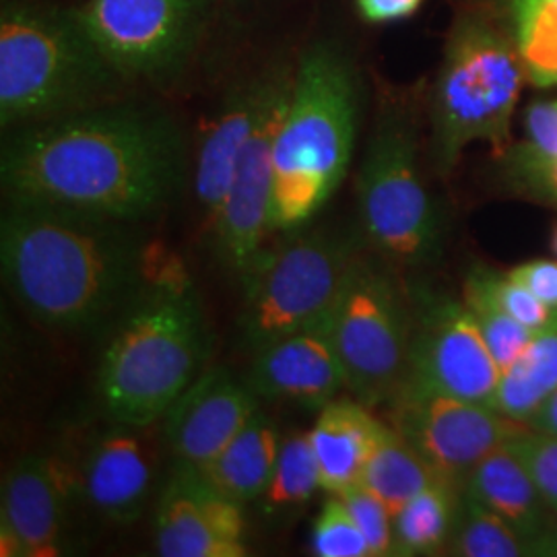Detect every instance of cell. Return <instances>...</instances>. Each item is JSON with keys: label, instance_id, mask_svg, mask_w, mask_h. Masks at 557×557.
Segmentation results:
<instances>
[{"label": "cell", "instance_id": "17", "mask_svg": "<svg viewBox=\"0 0 557 557\" xmlns=\"http://www.w3.org/2000/svg\"><path fill=\"white\" fill-rule=\"evenodd\" d=\"M259 409V397L227 368H205L161 418L174 460L205 469Z\"/></svg>", "mask_w": 557, "mask_h": 557}, {"label": "cell", "instance_id": "20", "mask_svg": "<svg viewBox=\"0 0 557 557\" xmlns=\"http://www.w3.org/2000/svg\"><path fill=\"white\" fill-rule=\"evenodd\" d=\"M382 430L384 423L358 398H335L324 405L314 428L308 432L319 462L322 490L343 494L358 485Z\"/></svg>", "mask_w": 557, "mask_h": 557}, {"label": "cell", "instance_id": "8", "mask_svg": "<svg viewBox=\"0 0 557 557\" xmlns=\"http://www.w3.org/2000/svg\"><path fill=\"white\" fill-rule=\"evenodd\" d=\"M361 238L398 267L436 262L444 227L419 170L418 133L405 110L384 106L358 174Z\"/></svg>", "mask_w": 557, "mask_h": 557}, {"label": "cell", "instance_id": "35", "mask_svg": "<svg viewBox=\"0 0 557 557\" xmlns=\"http://www.w3.org/2000/svg\"><path fill=\"white\" fill-rule=\"evenodd\" d=\"M506 275L531 289L545 306L557 310V260H529L517 264Z\"/></svg>", "mask_w": 557, "mask_h": 557}, {"label": "cell", "instance_id": "11", "mask_svg": "<svg viewBox=\"0 0 557 557\" xmlns=\"http://www.w3.org/2000/svg\"><path fill=\"white\" fill-rule=\"evenodd\" d=\"M411 345L400 391L492 405L502 368L462 298L409 285Z\"/></svg>", "mask_w": 557, "mask_h": 557}, {"label": "cell", "instance_id": "39", "mask_svg": "<svg viewBox=\"0 0 557 557\" xmlns=\"http://www.w3.org/2000/svg\"><path fill=\"white\" fill-rule=\"evenodd\" d=\"M535 556L557 557V512L554 515V520H552L547 533L535 545Z\"/></svg>", "mask_w": 557, "mask_h": 557}, {"label": "cell", "instance_id": "12", "mask_svg": "<svg viewBox=\"0 0 557 557\" xmlns=\"http://www.w3.org/2000/svg\"><path fill=\"white\" fill-rule=\"evenodd\" d=\"M388 407L398 434L460 490L483 458L529 430L492 405L442 395L400 391Z\"/></svg>", "mask_w": 557, "mask_h": 557}, {"label": "cell", "instance_id": "38", "mask_svg": "<svg viewBox=\"0 0 557 557\" xmlns=\"http://www.w3.org/2000/svg\"><path fill=\"white\" fill-rule=\"evenodd\" d=\"M531 430L557 436V388L547 397V400L539 407L537 413L527 423Z\"/></svg>", "mask_w": 557, "mask_h": 557}, {"label": "cell", "instance_id": "30", "mask_svg": "<svg viewBox=\"0 0 557 557\" xmlns=\"http://www.w3.org/2000/svg\"><path fill=\"white\" fill-rule=\"evenodd\" d=\"M310 547L319 557H372L358 522L338 494H331L322 504L312 527Z\"/></svg>", "mask_w": 557, "mask_h": 557}, {"label": "cell", "instance_id": "5", "mask_svg": "<svg viewBox=\"0 0 557 557\" xmlns=\"http://www.w3.org/2000/svg\"><path fill=\"white\" fill-rule=\"evenodd\" d=\"M128 81L91 38L79 9L4 0L0 124L13 131L114 101Z\"/></svg>", "mask_w": 557, "mask_h": 557}, {"label": "cell", "instance_id": "25", "mask_svg": "<svg viewBox=\"0 0 557 557\" xmlns=\"http://www.w3.org/2000/svg\"><path fill=\"white\" fill-rule=\"evenodd\" d=\"M462 490L434 481L395 515V556H434L448 547Z\"/></svg>", "mask_w": 557, "mask_h": 557}, {"label": "cell", "instance_id": "37", "mask_svg": "<svg viewBox=\"0 0 557 557\" xmlns=\"http://www.w3.org/2000/svg\"><path fill=\"white\" fill-rule=\"evenodd\" d=\"M527 180L537 188L541 195L549 197L557 202V158L556 160L543 161L535 165L518 168Z\"/></svg>", "mask_w": 557, "mask_h": 557}, {"label": "cell", "instance_id": "7", "mask_svg": "<svg viewBox=\"0 0 557 557\" xmlns=\"http://www.w3.org/2000/svg\"><path fill=\"white\" fill-rule=\"evenodd\" d=\"M264 248L242 278L239 338L250 354L329 319L337 306L361 238L331 225L299 227Z\"/></svg>", "mask_w": 557, "mask_h": 557}, {"label": "cell", "instance_id": "22", "mask_svg": "<svg viewBox=\"0 0 557 557\" xmlns=\"http://www.w3.org/2000/svg\"><path fill=\"white\" fill-rule=\"evenodd\" d=\"M281 442L275 421L259 407L234 440L200 471L227 498L242 506L255 504L275 473Z\"/></svg>", "mask_w": 557, "mask_h": 557}, {"label": "cell", "instance_id": "10", "mask_svg": "<svg viewBox=\"0 0 557 557\" xmlns=\"http://www.w3.org/2000/svg\"><path fill=\"white\" fill-rule=\"evenodd\" d=\"M215 0H89L79 15L128 81L178 79L199 46Z\"/></svg>", "mask_w": 557, "mask_h": 557}, {"label": "cell", "instance_id": "28", "mask_svg": "<svg viewBox=\"0 0 557 557\" xmlns=\"http://www.w3.org/2000/svg\"><path fill=\"white\" fill-rule=\"evenodd\" d=\"M446 554L457 557H520L533 556V547L504 518L471 494L462 492L457 524Z\"/></svg>", "mask_w": 557, "mask_h": 557}, {"label": "cell", "instance_id": "14", "mask_svg": "<svg viewBox=\"0 0 557 557\" xmlns=\"http://www.w3.org/2000/svg\"><path fill=\"white\" fill-rule=\"evenodd\" d=\"M296 75V71H294ZM294 75L281 83L267 101L259 122L246 143L230 193L211 227L221 264L238 278L246 277L264 250L271 234L273 149L287 110Z\"/></svg>", "mask_w": 557, "mask_h": 557}, {"label": "cell", "instance_id": "21", "mask_svg": "<svg viewBox=\"0 0 557 557\" xmlns=\"http://www.w3.org/2000/svg\"><path fill=\"white\" fill-rule=\"evenodd\" d=\"M462 492L471 494L515 527L531 543L535 556V545L547 533L554 510L547 506L535 481L512 455L508 444L479 462L465 481Z\"/></svg>", "mask_w": 557, "mask_h": 557}, {"label": "cell", "instance_id": "24", "mask_svg": "<svg viewBox=\"0 0 557 557\" xmlns=\"http://www.w3.org/2000/svg\"><path fill=\"white\" fill-rule=\"evenodd\" d=\"M440 479L432 465L393 425H384L359 485L372 492L395 517L409 499Z\"/></svg>", "mask_w": 557, "mask_h": 557}, {"label": "cell", "instance_id": "31", "mask_svg": "<svg viewBox=\"0 0 557 557\" xmlns=\"http://www.w3.org/2000/svg\"><path fill=\"white\" fill-rule=\"evenodd\" d=\"M512 455L522 462L535 481L547 506L557 512V436L535 430H524L520 436L508 442Z\"/></svg>", "mask_w": 557, "mask_h": 557}, {"label": "cell", "instance_id": "19", "mask_svg": "<svg viewBox=\"0 0 557 557\" xmlns=\"http://www.w3.org/2000/svg\"><path fill=\"white\" fill-rule=\"evenodd\" d=\"M255 395L320 411L347 388L331 317L252 354L246 376Z\"/></svg>", "mask_w": 557, "mask_h": 557}, {"label": "cell", "instance_id": "29", "mask_svg": "<svg viewBox=\"0 0 557 557\" xmlns=\"http://www.w3.org/2000/svg\"><path fill=\"white\" fill-rule=\"evenodd\" d=\"M462 301L478 322L492 356L498 361L502 372L520 356L533 331L512 319L499 304L490 278L487 267H473L462 283Z\"/></svg>", "mask_w": 557, "mask_h": 557}, {"label": "cell", "instance_id": "36", "mask_svg": "<svg viewBox=\"0 0 557 557\" xmlns=\"http://www.w3.org/2000/svg\"><path fill=\"white\" fill-rule=\"evenodd\" d=\"M425 0H356L359 17L372 25L395 23L416 15Z\"/></svg>", "mask_w": 557, "mask_h": 557}, {"label": "cell", "instance_id": "2", "mask_svg": "<svg viewBox=\"0 0 557 557\" xmlns=\"http://www.w3.org/2000/svg\"><path fill=\"white\" fill-rule=\"evenodd\" d=\"M140 223L52 202L7 199L2 278L21 308L59 333L112 326L151 275Z\"/></svg>", "mask_w": 557, "mask_h": 557}, {"label": "cell", "instance_id": "32", "mask_svg": "<svg viewBox=\"0 0 557 557\" xmlns=\"http://www.w3.org/2000/svg\"><path fill=\"white\" fill-rule=\"evenodd\" d=\"M347 504L359 531L370 545L372 557L395 556V517L372 492L354 485L338 494Z\"/></svg>", "mask_w": 557, "mask_h": 557}, {"label": "cell", "instance_id": "18", "mask_svg": "<svg viewBox=\"0 0 557 557\" xmlns=\"http://www.w3.org/2000/svg\"><path fill=\"white\" fill-rule=\"evenodd\" d=\"M296 64L275 62L259 73L238 81L221 101L200 139L195 163V199L211 230L230 193L239 156L250 139L260 114L278 85L294 75Z\"/></svg>", "mask_w": 557, "mask_h": 557}, {"label": "cell", "instance_id": "26", "mask_svg": "<svg viewBox=\"0 0 557 557\" xmlns=\"http://www.w3.org/2000/svg\"><path fill=\"white\" fill-rule=\"evenodd\" d=\"M322 490L319 462L308 432L283 436L275 473L255 506L269 524H285L299 515Z\"/></svg>", "mask_w": 557, "mask_h": 557}, {"label": "cell", "instance_id": "34", "mask_svg": "<svg viewBox=\"0 0 557 557\" xmlns=\"http://www.w3.org/2000/svg\"><path fill=\"white\" fill-rule=\"evenodd\" d=\"M487 278H490L492 292L502 304V308L512 319L518 320L522 326L537 331L547 320L552 319L554 310L549 306H545L531 289L512 281L506 273H498L487 267Z\"/></svg>", "mask_w": 557, "mask_h": 557}, {"label": "cell", "instance_id": "16", "mask_svg": "<svg viewBox=\"0 0 557 557\" xmlns=\"http://www.w3.org/2000/svg\"><path fill=\"white\" fill-rule=\"evenodd\" d=\"M77 499L83 494L75 467L48 455H25L2 481L0 529L20 539L25 557L62 556L71 547Z\"/></svg>", "mask_w": 557, "mask_h": 557}, {"label": "cell", "instance_id": "13", "mask_svg": "<svg viewBox=\"0 0 557 557\" xmlns=\"http://www.w3.org/2000/svg\"><path fill=\"white\" fill-rule=\"evenodd\" d=\"M161 444V421L140 425L108 419L87 442L77 467L85 506L116 527L137 522L156 494Z\"/></svg>", "mask_w": 557, "mask_h": 557}, {"label": "cell", "instance_id": "3", "mask_svg": "<svg viewBox=\"0 0 557 557\" xmlns=\"http://www.w3.org/2000/svg\"><path fill=\"white\" fill-rule=\"evenodd\" d=\"M211 349L199 292L180 267L151 273L112 324L98 366V397L108 419L161 421L205 370Z\"/></svg>", "mask_w": 557, "mask_h": 557}, {"label": "cell", "instance_id": "6", "mask_svg": "<svg viewBox=\"0 0 557 557\" xmlns=\"http://www.w3.org/2000/svg\"><path fill=\"white\" fill-rule=\"evenodd\" d=\"M524 79L510 34L478 13L457 21L432 98V153L438 172H450L473 143H487L496 153L508 149Z\"/></svg>", "mask_w": 557, "mask_h": 557}, {"label": "cell", "instance_id": "27", "mask_svg": "<svg viewBox=\"0 0 557 557\" xmlns=\"http://www.w3.org/2000/svg\"><path fill=\"white\" fill-rule=\"evenodd\" d=\"M508 32L537 87L557 85V0H506Z\"/></svg>", "mask_w": 557, "mask_h": 557}, {"label": "cell", "instance_id": "40", "mask_svg": "<svg viewBox=\"0 0 557 557\" xmlns=\"http://www.w3.org/2000/svg\"><path fill=\"white\" fill-rule=\"evenodd\" d=\"M554 250H556V255H557V227H556V232H554Z\"/></svg>", "mask_w": 557, "mask_h": 557}, {"label": "cell", "instance_id": "33", "mask_svg": "<svg viewBox=\"0 0 557 557\" xmlns=\"http://www.w3.org/2000/svg\"><path fill=\"white\" fill-rule=\"evenodd\" d=\"M527 143L520 147L518 168L557 158V100L535 101L524 116Z\"/></svg>", "mask_w": 557, "mask_h": 557}, {"label": "cell", "instance_id": "15", "mask_svg": "<svg viewBox=\"0 0 557 557\" xmlns=\"http://www.w3.org/2000/svg\"><path fill=\"white\" fill-rule=\"evenodd\" d=\"M156 549L163 557H244V506L227 498L207 475L174 460L156 504Z\"/></svg>", "mask_w": 557, "mask_h": 557}, {"label": "cell", "instance_id": "1", "mask_svg": "<svg viewBox=\"0 0 557 557\" xmlns=\"http://www.w3.org/2000/svg\"><path fill=\"white\" fill-rule=\"evenodd\" d=\"M186 176L178 122L156 106L110 101L7 133V199L41 200L143 223L176 199Z\"/></svg>", "mask_w": 557, "mask_h": 557}, {"label": "cell", "instance_id": "23", "mask_svg": "<svg viewBox=\"0 0 557 557\" xmlns=\"http://www.w3.org/2000/svg\"><path fill=\"white\" fill-rule=\"evenodd\" d=\"M557 388V310L533 331L527 347L499 379L492 407L506 418L529 423Z\"/></svg>", "mask_w": 557, "mask_h": 557}, {"label": "cell", "instance_id": "4", "mask_svg": "<svg viewBox=\"0 0 557 557\" xmlns=\"http://www.w3.org/2000/svg\"><path fill=\"white\" fill-rule=\"evenodd\" d=\"M359 85L349 59L329 41L298 64L273 149L271 232L308 225L347 176L358 135Z\"/></svg>", "mask_w": 557, "mask_h": 557}, {"label": "cell", "instance_id": "9", "mask_svg": "<svg viewBox=\"0 0 557 557\" xmlns=\"http://www.w3.org/2000/svg\"><path fill=\"white\" fill-rule=\"evenodd\" d=\"M331 331L354 397L368 407L391 405L407 379L411 299L388 260L359 255L331 314Z\"/></svg>", "mask_w": 557, "mask_h": 557}]
</instances>
